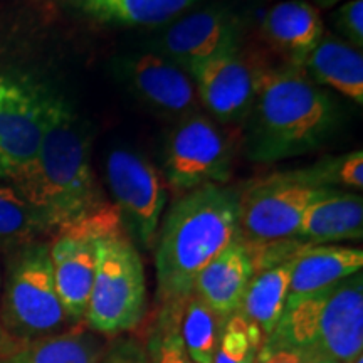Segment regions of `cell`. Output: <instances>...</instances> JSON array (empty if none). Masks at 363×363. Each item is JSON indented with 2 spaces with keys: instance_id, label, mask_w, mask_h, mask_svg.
<instances>
[{
  "instance_id": "cell-1",
  "label": "cell",
  "mask_w": 363,
  "mask_h": 363,
  "mask_svg": "<svg viewBox=\"0 0 363 363\" xmlns=\"http://www.w3.org/2000/svg\"><path fill=\"white\" fill-rule=\"evenodd\" d=\"M45 126L35 160L16 189L43 217L51 233L89 227L103 234L123 230L91 165L86 130L65 99L45 91Z\"/></svg>"
},
{
  "instance_id": "cell-2",
  "label": "cell",
  "mask_w": 363,
  "mask_h": 363,
  "mask_svg": "<svg viewBox=\"0 0 363 363\" xmlns=\"http://www.w3.org/2000/svg\"><path fill=\"white\" fill-rule=\"evenodd\" d=\"M246 135L247 158L274 163L321 147L338 123L333 98L298 66L257 69Z\"/></svg>"
},
{
  "instance_id": "cell-3",
  "label": "cell",
  "mask_w": 363,
  "mask_h": 363,
  "mask_svg": "<svg viewBox=\"0 0 363 363\" xmlns=\"http://www.w3.org/2000/svg\"><path fill=\"white\" fill-rule=\"evenodd\" d=\"M239 239L238 190L206 185L180 195L157 234V296L160 305L194 293V283L203 267Z\"/></svg>"
},
{
  "instance_id": "cell-4",
  "label": "cell",
  "mask_w": 363,
  "mask_h": 363,
  "mask_svg": "<svg viewBox=\"0 0 363 363\" xmlns=\"http://www.w3.org/2000/svg\"><path fill=\"white\" fill-rule=\"evenodd\" d=\"M266 342L289 345L338 363H352L363 352L362 272L288 303Z\"/></svg>"
},
{
  "instance_id": "cell-5",
  "label": "cell",
  "mask_w": 363,
  "mask_h": 363,
  "mask_svg": "<svg viewBox=\"0 0 363 363\" xmlns=\"http://www.w3.org/2000/svg\"><path fill=\"white\" fill-rule=\"evenodd\" d=\"M147 313V278L125 229L96 240V267L84 325L103 337L133 331Z\"/></svg>"
},
{
  "instance_id": "cell-6",
  "label": "cell",
  "mask_w": 363,
  "mask_h": 363,
  "mask_svg": "<svg viewBox=\"0 0 363 363\" xmlns=\"http://www.w3.org/2000/svg\"><path fill=\"white\" fill-rule=\"evenodd\" d=\"M2 325L17 345L65 333L72 326L59 299L49 246L30 242L17 249L0 301Z\"/></svg>"
},
{
  "instance_id": "cell-7",
  "label": "cell",
  "mask_w": 363,
  "mask_h": 363,
  "mask_svg": "<svg viewBox=\"0 0 363 363\" xmlns=\"http://www.w3.org/2000/svg\"><path fill=\"white\" fill-rule=\"evenodd\" d=\"M298 170L281 172L251 182L239 192L240 240L251 246L298 240L306 208L323 192Z\"/></svg>"
},
{
  "instance_id": "cell-8",
  "label": "cell",
  "mask_w": 363,
  "mask_h": 363,
  "mask_svg": "<svg viewBox=\"0 0 363 363\" xmlns=\"http://www.w3.org/2000/svg\"><path fill=\"white\" fill-rule=\"evenodd\" d=\"M234 140L211 116L195 113L180 120L165 145L163 177L175 195L230 179Z\"/></svg>"
},
{
  "instance_id": "cell-9",
  "label": "cell",
  "mask_w": 363,
  "mask_h": 363,
  "mask_svg": "<svg viewBox=\"0 0 363 363\" xmlns=\"http://www.w3.org/2000/svg\"><path fill=\"white\" fill-rule=\"evenodd\" d=\"M106 182L121 224L147 249L155 246L169 201V185L160 170L128 148H115L106 158Z\"/></svg>"
},
{
  "instance_id": "cell-10",
  "label": "cell",
  "mask_w": 363,
  "mask_h": 363,
  "mask_svg": "<svg viewBox=\"0 0 363 363\" xmlns=\"http://www.w3.org/2000/svg\"><path fill=\"white\" fill-rule=\"evenodd\" d=\"M45 91L0 74V179L16 182L38 157L45 126Z\"/></svg>"
},
{
  "instance_id": "cell-11",
  "label": "cell",
  "mask_w": 363,
  "mask_h": 363,
  "mask_svg": "<svg viewBox=\"0 0 363 363\" xmlns=\"http://www.w3.org/2000/svg\"><path fill=\"white\" fill-rule=\"evenodd\" d=\"M118 78L135 98L158 115L184 120L199 113L197 89L184 67L158 52L131 54L118 61Z\"/></svg>"
},
{
  "instance_id": "cell-12",
  "label": "cell",
  "mask_w": 363,
  "mask_h": 363,
  "mask_svg": "<svg viewBox=\"0 0 363 363\" xmlns=\"http://www.w3.org/2000/svg\"><path fill=\"white\" fill-rule=\"evenodd\" d=\"M240 22L225 7H206L177 19L157 43L162 56L190 71L222 54L239 51Z\"/></svg>"
},
{
  "instance_id": "cell-13",
  "label": "cell",
  "mask_w": 363,
  "mask_h": 363,
  "mask_svg": "<svg viewBox=\"0 0 363 363\" xmlns=\"http://www.w3.org/2000/svg\"><path fill=\"white\" fill-rule=\"evenodd\" d=\"M257 69L239 51L222 54L192 67L199 101L217 123L246 120L256 96Z\"/></svg>"
},
{
  "instance_id": "cell-14",
  "label": "cell",
  "mask_w": 363,
  "mask_h": 363,
  "mask_svg": "<svg viewBox=\"0 0 363 363\" xmlns=\"http://www.w3.org/2000/svg\"><path fill=\"white\" fill-rule=\"evenodd\" d=\"M101 235L89 227H76L59 233L49 246L54 283L72 325H84L96 267V240Z\"/></svg>"
},
{
  "instance_id": "cell-15",
  "label": "cell",
  "mask_w": 363,
  "mask_h": 363,
  "mask_svg": "<svg viewBox=\"0 0 363 363\" xmlns=\"http://www.w3.org/2000/svg\"><path fill=\"white\" fill-rule=\"evenodd\" d=\"M325 34L323 19L308 0H281L262 19L261 38L286 59L289 66L301 67Z\"/></svg>"
},
{
  "instance_id": "cell-16",
  "label": "cell",
  "mask_w": 363,
  "mask_h": 363,
  "mask_svg": "<svg viewBox=\"0 0 363 363\" xmlns=\"http://www.w3.org/2000/svg\"><path fill=\"white\" fill-rule=\"evenodd\" d=\"M256 274L251 251L242 240H235L201 271L194 293L222 318L239 310L252 276Z\"/></svg>"
},
{
  "instance_id": "cell-17",
  "label": "cell",
  "mask_w": 363,
  "mask_h": 363,
  "mask_svg": "<svg viewBox=\"0 0 363 363\" xmlns=\"http://www.w3.org/2000/svg\"><path fill=\"white\" fill-rule=\"evenodd\" d=\"M363 251L358 247L320 244L303 246L291 259L288 303L311 296L340 281L362 272Z\"/></svg>"
},
{
  "instance_id": "cell-18",
  "label": "cell",
  "mask_w": 363,
  "mask_h": 363,
  "mask_svg": "<svg viewBox=\"0 0 363 363\" xmlns=\"http://www.w3.org/2000/svg\"><path fill=\"white\" fill-rule=\"evenodd\" d=\"M363 199L357 192L325 189L308 206L298 230V240L320 246L338 240H362Z\"/></svg>"
},
{
  "instance_id": "cell-19",
  "label": "cell",
  "mask_w": 363,
  "mask_h": 363,
  "mask_svg": "<svg viewBox=\"0 0 363 363\" xmlns=\"http://www.w3.org/2000/svg\"><path fill=\"white\" fill-rule=\"evenodd\" d=\"M301 69L316 86H328L357 104L363 103V56L343 39L323 34Z\"/></svg>"
},
{
  "instance_id": "cell-20",
  "label": "cell",
  "mask_w": 363,
  "mask_h": 363,
  "mask_svg": "<svg viewBox=\"0 0 363 363\" xmlns=\"http://www.w3.org/2000/svg\"><path fill=\"white\" fill-rule=\"evenodd\" d=\"M108 345V337L78 325L54 337L22 343L0 363H99Z\"/></svg>"
},
{
  "instance_id": "cell-21",
  "label": "cell",
  "mask_w": 363,
  "mask_h": 363,
  "mask_svg": "<svg viewBox=\"0 0 363 363\" xmlns=\"http://www.w3.org/2000/svg\"><path fill=\"white\" fill-rule=\"evenodd\" d=\"M289 276H291V259L257 271L240 301L238 313L256 325L266 340L276 330L284 313Z\"/></svg>"
},
{
  "instance_id": "cell-22",
  "label": "cell",
  "mask_w": 363,
  "mask_h": 363,
  "mask_svg": "<svg viewBox=\"0 0 363 363\" xmlns=\"http://www.w3.org/2000/svg\"><path fill=\"white\" fill-rule=\"evenodd\" d=\"M170 305L175 308L182 342L190 358L195 363H214L225 318L212 311L195 293Z\"/></svg>"
},
{
  "instance_id": "cell-23",
  "label": "cell",
  "mask_w": 363,
  "mask_h": 363,
  "mask_svg": "<svg viewBox=\"0 0 363 363\" xmlns=\"http://www.w3.org/2000/svg\"><path fill=\"white\" fill-rule=\"evenodd\" d=\"M197 0H86L84 12L99 21L123 26H160L179 17Z\"/></svg>"
},
{
  "instance_id": "cell-24",
  "label": "cell",
  "mask_w": 363,
  "mask_h": 363,
  "mask_svg": "<svg viewBox=\"0 0 363 363\" xmlns=\"http://www.w3.org/2000/svg\"><path fill=\"white\" fill-rule=\"evenodd\" d=\"M48 233V224L19 190L0 184V244L22 247Z\"/></svg>"
},
{
  "instance_id": "cell-25",
  "label": "cell",
  "mask_w": 363,
  "mask_h": 363,
  "mask_svg": "<svg viewBox=\"0 0 363 363\" xmlns=\"http://www.w3.org/2000/svg\"><path fill=\"white\" fill-rule=\"evenodd\" d=\"M148 363H195L182 342L179 321L174 305H160V311L148 330L147 345Z\"/></svg>"
},
{
  "instance_id": "cell-26",
  "label": "cell",
  "mask_w": 363,
  "mask_h": 363,
  "mask_svg": "<svg viewBox=\"0 0 363 363\" xmlns=\"http://www.w3.org/2000/svg\"><path fill=\"white\" fill-rule=\"evenodd\" d=\"M264 342L259 328L235 311L227 318L222 330L214 363H256Z\"/></svg>"
},
{
  "instance_id": "cell-27",
  "label": "cell",
  "mask_w": 363,
  "mask_h": 363,
  "mask_svg": "<svg viewBox=\"0 0 363 363\" xmlns=\"http://www.w3.org/2000/svg\"><path fill=\"white\" fill-rule=\"evenodd\" d=\"M331 22L345 43L353 48H363V0H348L331 16Z\"/></svg>"
},
{
  "instance_id": "cell-28",
  "label": "cell",
  "mask_w": 363,
  "mask_h": 363,
  "mask_svg": "<svg viewBox=\"0 0 363 363\" xmlns=\"http://www.w3.org/2000/svg\"><path fill=\"white\" fill-rule=\"evenodd\" d=\"M99 363H148L147 350L136 338H120L108 345Z\"/></svg>"
},
{
  "instance_id": "cell-29",
  "label": "cell",
  "mask_w": 363,
  "mask_h": 363,
  "mask_svg": "<svg viewBox=\"0 0 363 363\" xmlns=\"http://www.w3.org/2000/svg\"><path fill=\"white\" fill-rule=\"evenodd\" d=\"M313 357L310 352L299 350L289 345L264 342L257 353L256 363H311Z\"/></svg>"
},
{
  "instance_id": "cell-30",
  "label": "cell",
  "mask_w": 363,
  "mask_h": 363,
  "mask_svg": "<svg viewBox=\"0 0 363 363\" xmlns=\"http://www.w3.org/2000/svg\"><path fill=\"white\" fill-rule=\"evenodd\" d=\"M338 187L362 190L363 189V152L345 153L338 157Z\"/></svg>"
},
{
  "instance_id": "cell-31",
  "label": "cell",
  "mask_w": 363,
  "mask_h": 363,
  "mask_svg": "<svg viewBox=\"0 0 363 363\" xmlns=\"http://www.w3.org/2000/svg\"><path fill=\"white\" fill-rule=\"evenodd\" d=\"M0 289H2V276H0ZM0 301H2V291H0ZM17 347H19V345H17L11 337H9V333L2 325V316H0V358H2L4 355H7V353H11L13 348H17Z\"/></svg>"
},
{
  "instance_id": "cell-32",
  "label": "cell",
  "mask_w": 363,
  "mask_h": 363,
  "mask_svg": "<svg viewBox=\"0 0 363 363\" xmlns=\"http://www.w3.org/2000/svg\"><path fill=\"white\" fill-rule=\"evenodd\" d=\"M315 2H316L318 6H320V7H325V9H328V7H333V6H337V4L342 2V0H315Z\"/></svg>"
},
{
  "instance_id": "cell-33",
  "label": "cell",
  "mask_w": 363,
  "mask_h": 363,
  "mask_svg": "<svg viewBox=\"0 0 363 363\" xmlns=\"http://www.w3.org/2000/svg\"><path fill=\"white\" fill-rule=\"evenodd\" d=\"M311 363H338V362H335V360H330V358H326V357L315 355V357H313Z\"/></svg>"
},
{
  "instance_id": "cell-34",
  "label": "cell",
  "mask_w": 363,
  "mask_h": 363,
  "mask_svg": "<svg viewBox=\"0 0 363 363\" xmlns=\"http://www.w3.org/2000/svg\"><path fill=\"white\" fill-rule=\"evenodd\" d=\"M352 363H363V357H362V355H360V357H357L355 360H353Z\"/></svg>"
},
{
  "instance_id": "cell-35",
  "label": "cell",
  "mask_w": 363,
  "mask_h": 363,
  "mask_svg": "<svg viewBox=\"0 0 363 363\" xmlns=\"http://www.w3.org/2000/svg\"><path fill=\"white\" fill-rule=\"evenodd\" d=\"M76 2H78V6H79V4H83V2H86V0H76Z\"/></svg>"
}]
</instances>
